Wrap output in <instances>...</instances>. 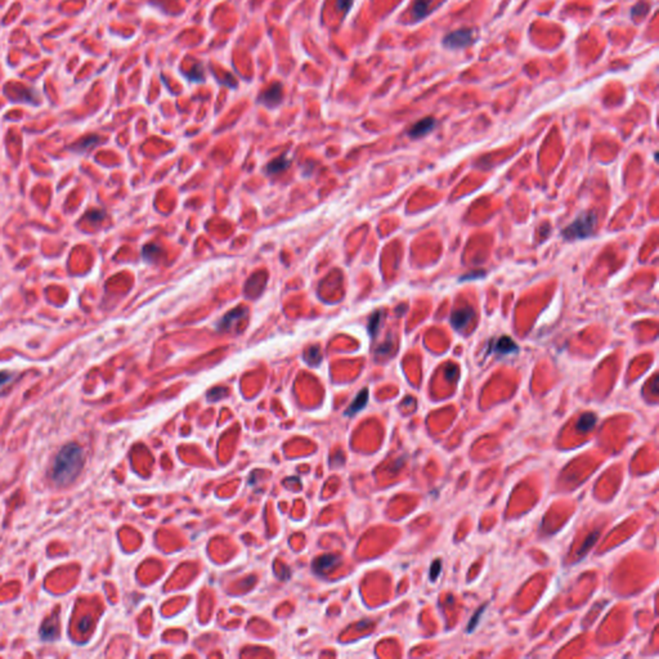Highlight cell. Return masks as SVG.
Masks as SVG:
<instances>
[{
	"mask_svg": "<svg viewBox=\"0 0 659 659\" xmlns=\"http://www.w3.org/2000/svg\"><path fill=\"white\" fill-rule=\"evenodd\" d=\"M84 462V453L76 443L63 445L52 465L51 478L59 487L71 484L80 474Z\"/></svg>",
	"mask_w": 659,
	"mask_h": 659,
	"instance_id": "obj_1",
	"label": "cell"
},
{
	"mask_svg": "<svg viewBox=\"0 0 659 659\" xmlns=\"http://www.w3.org/2000/svg\"><path fill=\"white\" fill-rule=\"evenodd\" d=\"M598 223L595 212H583L578 215L573 223H570L567 228L563 229L564 239L567 240H581L590 237L593 233V229Z\"/></svg>",
	"mask_w": 659,
	"mask_h": 659,
	"instance_id": "obj_2",
	"label": "cell"
},
{
	"mask_svg": "<svg viewBox=\"0 0 659 659\" xmlns=\"http://www.w3.org/2000/svg\"><path fill=\"white\" fill-rule=\"evenodd\" d=\"M474 42V31L470 29H461L448 34L443 39V45L448 49L466 48Z\"/></svg>",
	"mask_w": 659,
	"mask_h": 659,
	"instance_id": "obj_3",
	"label": "cell"
},
{
	"mask_svg": "<svg viewBox=\"0 0 659 659\" xmlns=\"http://www.w3.org/2000/svg\"><path fill=\"white\" fill-rule=\"evenodd\" d=\"M247 314V309L245 307H237L235 308L233 310L228 312L219 322L217 323V328L218 331H227L228 328H230V326H233V323H236L237 321L242 320V318L246 317Z\"/></svg>",
	"mask_w": 659,
	"mask_h": 659,
	"instance_id": "obj_4",
	"label": "cell"
},
{
	"mask_svg": "<svg viewBox=\"0 0 659 659\" xmlns=\"http://www.w3.org/2000/svg\"><path fill=\"white\" fill-rule=\"evenodd\" d=\"M474 310L473 308L470 307H465L461 308V309L456 310V312L452 313L451 315V325L453 326V328L456 330H462L466 325L472 322V320L474 318Z\"/></svg>",
	"mask_w": 659,
	"mask_h": 659,
	"instance_id": "obj_5",
	"label": "cell"
},
{
	"mask_svg": "<svg viewBox=\"0 0 659 659\" xmlns=\"http://www.w3.org/2000/svg\"><path fill=\"white\" fill-rule=\"evenodd\" d=\"M281 101H282V85L278 82L270 85L260 96V102L267 107L277 106L281 103Z\"/></svg>",
	"mask_w": 659,
	"mask_h": 659,
	"instance_id": "obj_6",
	"label": "cell"
},
{
	"mask_svg": "<svg viewBox=\"0 0 659 659\" xmlns=\"http://www.w3.org/2000/svg\"><path fill=\"white\" fill-rule=\"evenodd\" d=\"M340 559L336 555H322L313 561V570L317 575H325L339 563Z\"/></svg>",
	"mask_w": 659,
	"mask_h": 659,
	"instance_id": "obj_7",
	"label": "cell"
},
{
	"mask_svg": "<svg viewBox=\"0 0 659 659\" xmlns=\"http://www.w3.org/2000/svg\"><path fill=\"white\" fill-rule=\"evenodd\" d=\"M516 350H518V347H516L515 343L513 342V339L508 336L500 337V339H497L492 345H491V352L500 355L511 354V353H515Z\"/></svg>",
	"mask_w": 659,
	"mask_h": 659,
	"instance_id": "obj_8",
	"label": "cell"
},
{
	"mask_svg": "<svg viewBox=\"0 0 659 659\" xmlns=\"http://www.w3.org/2000/svg\"><path fill=\"white\" fill-rule=\"evenodd\" d=\"M434 127H435V120L433 119V117H425V119L416 122V124L410 129L408 134H410V137L412 138H420L422 137V135H427L428 133L432 132Z\"/></svg>",
	"mask_w": 659,
	"mask_h": 659,
	"instance_id": "obj_9",
	"label": "cell"
},
{
	"mask_svg": "<svg viewBox=\"0 0 659 659\" xmlns=\"http://www.w3.org/2000/svg\"><path fill=\"white\" fill-rule=\"evenodd\" d=\"M432 4H433V0H415L412 9H411V14H412L413 21H420V19L425 18V17L432 12L430 11Z\"/></svg>",
	"mask_w": 659,
	"mask_h": 659,
	"instance_id": "obj_10",
	"label": "cell"
},
{
	"mask_svg": "<svg viewBox=\"0 0 659 659\" xmlns=\"http://www.w3.org/2000/svg\"><path fill=\"white\" fill-rule=\"evenodd\" d=\"M290 164H291V161L287 159L286 155H282V156L272 160L265 167V172H267V174H278V173L286 170L290 166Z\"/></svg>",
	"mask_w": 659,
	"mask_h": 659,
	"instance_id": "obj_11",
	"label": "cell"
},
{
	"mask_svg": "<svg viewBox=\"0 0 659 659\" xmlns=\"http://www.w3.org/2000/svg\"><path fill=\"white\" fill-rule=\"evenodd\" d=\"M367 400H368V390L363 389L362 392L358 393V395L354 398V400H353V403L350 405V407L347 410L345 415L353 416V415H355L357 412H359L360 410H363V408L366 407V405H367Z\"/></svg>",
	"mask_w": 659,
	"mask_h": 659,
	"instance_id": "obj_12",
	"label": "cell"
},
{
	"mask_svg": "<svg viewBox=\"0 0 659 659\" xmlns=\"http://www.w3.org/2000/svg\"><path fill=\"white\" fill-rule=\"evenodd\" d=\"M40 636L42 640H53L57 636V625L53 620H47L40 627Z\"/></svg>",
	"mask_w": 659,
	"mask_h": 659,
	"instance_id": "obj_13",
	"label": "cell"
},
{
	"mask_svg": "<svg viewBox=\"0 0 659 659\" xmlns=\"http://www.w3.org/2000/svg\"><path fill=\"white\" fill-rule=\"evenodd\" d=\"M596 423V416L593 413H585L583 416H581L580 420L577 421V430L581 433L588 432V430L592 429L595 427Z\"/></svg>",
	"mask_w": 659,
	"mask_h": 659,
	"instance_id": "obj_14",
	"label": "cell"
},
{
	"mask_svg": "<svg viewBox=\"0 0 659 659\" xmlns=\"http://www.w3.org/2000/svg\"><path fill=\"white\" fill-rule=\"evenodd\" d=\"M304 360L310 366H318L322 360V355H321V349L320 347L314 345V347L308 348L307 352L304 353Z\"/></svg>",
	"mask_w": 659,
	"mask_h": 659,
	"instance_id": "obj_15",
	"label": "cell"
},
{
	"mask_svg": "<svg viewBox=\"0 0 659 659\" xmlns=\"http://www.w3.org/2000/svg\"><path fill=\"white\" fill-rule=\"evenodd\" d=\"M160 254H161V249H160V246H157V245L155 244L146 245V246L143 247V250H142V257H143V259L148 263L155 262V260L160 257Z\"/></svg>",
	"mask_w": 659,
	"mask_h": 659,
	"instance_id": "obj_16",
	"label": "cell"
},
{
	"mask_svg": "<svg viewBox=\"0 0 659 659\" xmlns=\"http://www.w3.org/2000/svg\"><path fill=\"white\" fill-rule=\"evenodd\" d=\"M380 322H381V313L376 312L373 313L372 317L370 318V322H368V332H370L371 336H375L379 331L380 327Z\"/></svg>",
	"mask_w": 659,
	"mask_h": 659,
	"instance_id": "obj_17",
	"label": "cell"
},
{
	"mask_svg": "<svg viewBox=\"0 0 659 659\" xmlns=\"http://www.w3.org/2000/svg\"><path fill=\"white\" fill-rule=\"evenodd\" d=\"M98 140H99V138L97 137V135H90V137L84 138V139H82L76 147L79 150H87V148H89L90 146H94L96 143H98Z\"/></svg>",
	"mask_w": 659,
	"mask_h": 659,
	"instance_id": "obj_18",
	"label": "cell"
},
{
	"mask_svg": "<svg viewBox=\"0 0 659 659\" xmlns=\"http://www.w3.org/2000/svg\"><path fill=\"white\" fill-rule=\"evenodd\" d=\"M188 77H189L192 81H201V80H204L202 67L200 66V65H195V67L191 70V74L188 75Z\"/></svg>",
	"mask_w": 659,
	"mask_h": 659,
	"instance_id": "obj_19",
	"label": "cell"
},
{
	"mask_svg": "<svg viewBox=\"0 0 659 659\" xmlns=\"http://www.w3.org/2000/svg\"><path fill=\"white\" fill-rule=\"evenodd\" d=\"M598 536H599V532H593V533H591V535H590V536H588V540H587V541H586V542H585V543H583V547H582V548H581V550H580V552H578V555H580V556H582V555H583V554H585V552H586V551H588V550H590V548H591V546H592V545H593V542H595V541H596V538H598Z\"/></svg>",
	"mask_w": 659,
	"mask_h": 659,
	"instance_id": "obj_20",
	"label": "cell"
},
{
	"mask_svg": "<svg viewBox=\"0 0 659 659\" xmlns=\"http://www.w3.org/2000/svg\"><path fill=\"white\" fill-rule=\"evenodd\" d=\"M227 390L222 389V388H214L212 390H210L209 394H207V399L211 400V402H215V400L220 399L223 395H225Z\"/></svg>",
	"mask_w": 659,
	"mask_h": 659,
	"instance_id": "obj_21",
	"label": "cell"
},
{
	"mask_svg": "<svg viewBox=\"0 0 659 659\" xmlns=\"http://www.w3.org/2000/svg\"><path fill=\"white\" fill-rule=\"evenodd\" d=\"M353 6V0H336V7L339 11L348 12Z\"/></svg>",
	"mask_w": 659,
	"mask_h": 659,
	"instance_id": "obj_22",
	"label": "cell"
},
{
	"mask_svg": "<svg viewBox=\"0 0 659 659\" xmlns=\"http://www.w3.org/2000/svg\"><path fill=\"white\" fill-rule=\"evenodd\" d=\"M88 218L90 219V222H101L104 218V212L99 211V210H92L88 214Z\"/></svg>",
	"mask_w": 659,
	"mask_h": 659,
	"instance_id": "obj_23",
	"label": "cell"
},
{
	"mask_svg": "<svg viewBox=\"0 0 659 659\" xmlns=\"http://www.w3.org/2000/svg\"><path fill=\"white\" fill-rule=\"evenodd\" d=\"M439 573H440V561L435 560L434 563L432 564V569H430V578H432V580H435V578H437L438 576H439Z\"/></svg>",
	"mask_w": 659,
	"mask_h": 659,
	"instance_id": "obj_24",
	"label": "cell"
},
{
	"mask_svg": "<svg viewBox=\"0 0 659 659\" xmlns=\"http://www.w3.org/2000/svg\"><path fill=\"white\" fill-rule=\"evenodd\" d=\"M90 626H92V620H90L89 617H84L79 622V630L81 631V632H88Z\"/></svg>",
	"mask_w": 659,
	"mask_h": 659,
	"instance_id": "obj_25",
	"label": "cell"
},
{
	"mask_svg": "<svg viewBox=\"0 0 659 659\" xmlns=\"http://www.w3.org/2000/svg\"><path fill=\"white\" fill-rule=\"evenodd\" d=\"M483 610H484V609H480V610H479V611H478V613H477V614H475V615H474V617H473V620H472V623H470V625H469V632H470V631H473V628H474V627H475V626H477V622H478V620H479V615H480V613H482V611H483Z\"/></svg>",
	"mask_w": 659,
	"mask_h": 659,
	"instance_id": "obj_26",
	"label": "cell"
},
{
	"mask_svg": "<svg viewBox=\"0 0 659 659\" xmlns=\"http://www.w3.org/2000/svg\"><path fill=\"white\" fill-rule=\"evenodd\" d=\"M9 380H11V375L8 372H0V387L7 384Z\"/></svg>",
	"mask_w": 659,
	"mask_h": 659,
	"instance_id": "obj_27",
	"label": "cell"
}]
</instances>
